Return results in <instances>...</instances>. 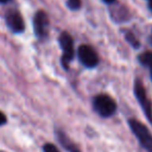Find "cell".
I'll list each match as a JSON object with an SVG mask.
<instances>
[{
  "instance_id": "30bf717a",
  "label": "cell",
  "mask_w": 152,
  "mask_h": 152,
  "mask_svg": "<svg viewBox=\"0 0 152 152\" xmlns=\"http://www.w3.org/2000/svg\"><path fill=\"white\" fill-rule=\"evenodd\" d=\"M67 6L72 10H79L81 7V0H67Z\"/></svg>"
},
{
  "instance_id": "8992f818",
  "label": "cell",
  "mask_w": 152,
  "mask_h": 152,
  "mask_svg": "<svg viewBox=\"0 0 152 152\" xmlns=\"http://www.w3.org/2000/svg\"><path fill=\"white\" fill-rule=\"evenodd\" d=\"M34 32L38 38H45L48 35L49 30V19L45 12L39 10L35 14L33 20Z\"/></svg>"
},
{
  "instance_id": "9c48e42d",
  "label": "cell",
  "mask_w": 152,
  "mask_h": 152,
  "mask_svg": "<svg viewBox=\"0 0 152 152\" xmlns=\"http://www.w3.org/2000/svg\"><path fill=\"white\" fill-rule=\"evenodd\" d=\"M139 61L142 65L151 67L152 66V52H145L139 56Z\"/></svg>"
},
{
  "instance_id": "7a4b0ae2",
  "label": "cell",
  "mask_w": 152,
  "mask_h": 152,
  "mask_svg": "<svg viewBox=\"0 0 152 152\" xmlns=\"http://www.w3.org/2000/svg\"><path fill=\"white\" fill-rule=\"evenodd\" d=\"M93 109L100 117L109 118L116 113V102L108 94H98L93 98Z\"/></svg>"
},
{
  "instance_id": "8fae6325",
  "label": "cell",
  "mask_w": 152,
  "mask_h": 152,
  "mask_svg": "<svg viewBox=\"0 0 152 152\" xmlns=\"http://www.w3.org/2000/svg\"><path fill=\"white\" fill-rule=\"evenodd\" d=\"M126 38H127L128 42H129V44H132L134 48H139V47H140V44H139V42L137 40V38L132 35V33H127V34H126Z\"/></svg>"
},
{
  "instance_id": "e0dca14e",
  "label": "cell",
  "mask_w": 152,
  "mask_h": 152,
  "mask_svg": "<svg viewBox=\"0 0 152 152\" xmlns=\"http://www.w3.org/2000/svg\"><path fill=\"white\" fill-rule=\"evenodd\" d=\"M150 68H151V79H152V66H151Z\"/></svg>"
},
{
  "instance_id": "9a60e30c",
  "label": "cell",
  "mask_w": 152,
  "mask_h": 152,
  "mask_svg": "<svg viewBox=\"0 0 152 152\" xmlns=\"http://www.w3.org/2000/svg\"><path fill=\"white\" fill-rule=\"evenodd\" d=\"M148 6H149V10L152 12V1H149V3H148Z\"/></svg>"
},
{
  "instance_id": "5b68a950",
  "label": "cell",
  "mask_w": 152,
  "mask_h": 152,
  "mask_svg": "<svg viewBox=\"0 0 152 152\" xmlns=\"http://www.w3.org/2000/svg\"><path fill=\"white\" fill-rule=\"evenodd\" d=\"M78 56L81 63L88 68L95 67L98 64V56L96 52L87 45H82L78 49Z\"/></svg>"
},
{
  "instance_id": "7c38bea8",
  "label": "cell",
  "mask_w": 152,
  "mask_h": 152,
  "mask_svg": "<svg viewBox=\"0 0 152 152\" xmlns=\"http://www.w3.org/2000/svg\"><path fill=\"white\" fill-rule=\"evenodd\" d=\"M44 152H60L55 145L53 144H46L44 146Z\"/></svg>"
},
{
  "instance_id": "277c9868",
  "label": "cell",
  "mask_w": 152,
  "mask_h": 152,
  "mask_svg": "<svg viewBox=\"0 0 152 152\" xmlns=\"http://www.w3.org/2000/svg\"><path fill=\"white\" fill-rule=\"evenodd\" d=\"M59 42H60L61 49L63 51V55H62V65L64 68L67 69L69 62L74 59L75 56V50H74V40L72 37L67 33V32H63L59 37Z\"/></svg>"
},
{
  "instance_id": "ac0fdd59",
  "label": "cell",
  "mask_w": 152,
  "mask_h": 152,
  "mask_svg": "<svg viewBox=\"0 0 152 152\" xmlns=\"http://www.w3.org/2000/svg\"><path fill=\"white\" fill-rule=\"evenodd\" d=\"M148 1H152V0H148Z\"/></svg>"
},
{
  "instance_id": "2e32d148",
  "label": "cell",
  "mask_w": 152,
  "mask_h": 152,
  "mask_svg": "<svg viewBox=\"0 0 152 152\" xmlns=\"http://www.w3.org/2000/svg\"><path fill=\"white\" fill-rule=\"evenodd\" d=\"M10 0H0V3H7Z\"/></svg>"
},
{
  "instance_id": "52a82bcc",
  "label": "cell",
  "mask_w": 152,
  "mask_h": 152,
  "mask_svg": "<svg viewBox=\"0 0 152 152\" xmlns=\"http://www.w3.org/2000/svg\"><path fill=\"white\" fill-rule=\"evenodd\" d=\"M5 21L8 28L15 33H21L24 31L25 24L21 14L16 10H10L6 12Z\"/></svg>"
},
{
  "instance_id": "4fadbf2b",
  "label": "cell",
  "mask_w": 152,
  "mask_h": 152,
  "mask_svg": "<svg viewBox=\"0 0 152 152\" xmlns=\"http://www.w3.org/2000/svg\"><path fill=\"white\" fill-rule=\"evenodd\" d=\"M6 123V116L2 112H0V125H3Z\"/></svg>"
},
{
  "instance_id": "5bb4252c",
  "label": "cell",
  "mask_w": 152,
  "mask_h": 152,
  "mask_svg": "<svg viewBox=\"0 0 152 152\" xmlns=\"http://www.w3.org/2000/svg\"><path fill=\"white\" fill-rule=\"evenodd\" d=\"M106 3H113V2L115 1V0H104Z\"/></svg>"
},
{
  "instance_id": "6da1fadb",
  "label": "cell",
  "mask_w": 152,
  "mask_h": 152,
  "mask_svg": "<svg viewBox=\"0 0 152 152\" xmlns=\"http://www.w3.org/2000/svg\"><path fill=\"white\" fill-rule=\"evenodd\" d=\"M128 125L141 146L147 152H152V134L148 127L137 119H129Z\"/></svg>"
},
{
  "instance_id": "ba28073f",
  "label": "cell",
  "mask_w": 152,
  "mask_h": 152,
  "mask_svg": "<svg viewBox=\"0 0 152 152\" xmlns=\"http://www.w3.org/2000/svg\"><path fill=\"white\" fill-rule=\"evenodd\" d=\"M57 138H58V141L60 142V144L68 152H81L80 149H79V147L77 146V145L75 144V143L72 142V141L70 140L63 132L58 130V132H57Z\"/></svg>"
},
{
  "instance_id": "3957f363",
  "label": "cell",
  "mask_w": 152,
  "mask_h": 152,
  "mask_svg": "<svg viewBox=\"0 0 152 152\" xmlns=\"http://www.w3.org/2000/svg\"><path fill=\"white\" fill-rule=\"evenodd\" d=\"M134 96H136L137 100L140 104L141 108H142L143 112H144L146 118L148 119L149 123L152 125V104H151V100L149 99L148 95L146 93V90L144 88V85L141 82L140 79H137L134 81Z\"/></svg>"
}]
</instances>
